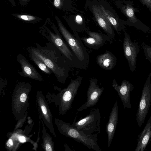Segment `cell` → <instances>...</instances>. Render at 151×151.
<instances>
[{
    "label": "cell",
    "mask_w": 151,
    "mask_h": 151,
    "mask_svg": "<svg viewBox=\"0 0 151 151\" xmlns=\"http://www.w3.org/2000/svg\"><path fill=\"white\" fill-rule=\"evenodd\" d=\"M42 35L49 41L55 46L69 60H73V55L67 44L60 32L54 30V32L48 29L46 32H43Z\"/></svg>",
    "instance_id": "8"
},
{
    "label": "cell",
    "mask_w": 151,
    "mask_h": 151,
    "mask_svg": "<svg viewBox=\"0 0 151 151\" xmlns=\"http://www.w3.org/2000/svg\"><path fill=\"white\" fill-rule=\"evenodd\" d=\"M88 37L80 38L85 44L89 48L97 49L101 47L107 41L111 38L107 35H105L102 32L98 33L86 31Z\"/></svg>",
    "instance_id": "13"
},
{
    "label": "cell",
    "mask_w": 151,
    "mask_h": 151,
    "mask_svg": "<svg viewBox=\"0 0 151 151\" xmlns=\"http://www.w3.org/2000/svg\"><path fill=\"white\" fill-rule=\"evenodd\" d=\"M142 4L149 10L151 14V0H139Z\"/></svg>",
    "instance_id": "21"
},
{
    "label": "cell",
    "mask_w": 151,
    "mask_h": 151,
    "mask_svg": "<svg viewBox=\"0 0 151 151\" xmlns=\"http://www.w3.org/2000/svg\"><path fill=\"white\" fill-rule=\"evenodd\" d=\"M101 119L99 109L90 108L86 116L78 120L74 119L71 126L87 135L98 134L101 132Z\"/></svg>",
    "instance_id": "2"
},
{
    "label": "cell",
    "mask_w": 151,
    "mask_h": 151,
    "mask_svg": "<svg viewBox=\"0 0 151 151\" xmlns=\"http://www.w3.org/2000/svg\"><path fill=\"white\" fill-rule=\"evenodd\" d=\"M76 21L78 24H81L82 21L81 17L79 15H77L76 17Z\"/></svg>",
    "instance_id": "24"
},
{
    "label": "cell",
    "mask_w": 151,
    "mask_h": 151,
    "mask_svg": "<svg viewBox=\"0 0 151 151\" xmlns=\"http://www.w3.org/2000/svg\"><path fill=\"white\" fill-rule=\"evenodd\" d=\"M64 134L77 142L82 143L90 149L95 151H102L98 143L97 134L87 135L82 131H80L72 127L69 124H63Z\"/></svg>",
    "instance_id": "5"
},
{
    "label": "cell",
    "mask_w": 151,
    "mask_h": 151,
    "mask_svg": "<svg viewBox=\"0 0 151 151\" xmlns=\"http://www.w3.org/2000/svg\"><path fill=\"white\" fill-rule=\"evenodd\" d=\"M27 99V95L25 93H22L20 96V99L22 102L25 101Z\"/></svg>",
    "instance_id": "23"
},
{
    "label": "cell",
    "mask_w": 151,
    "mask_h": 151,
    "mask_svg": "<svg viewBox=\"0 0 151 151\" xmlns=\"http://www.w3.org/2000/svg\"><path fill=\"white\" fill-rule=\"evenodd\" d=\"M92 10L95 17L100 27L111 39L115 37V33L111 25L103 14L99 6L93 5Z\"/></svg>",
    "instance_id": "16"
},
{
    "label": "cell",
    "mask_w": 151,
    "mask_h": 151,
    "mask_svg": "<svg viewBox=\"0 0 151 151\" xmlns=\"http://www.w3.org/2000/svg\"><path fill=\"white\" fill-rule=\"evenodd\" d=\"M97 81L95 78L91 79L86 93L87 100L84 104L77 109L76 113L93 106L98 101L103 92L104 87L100 88L97 84Z\"/></svg>",
    "instance_id": "9"
},
{
    "label": "cell",
    "mask_w": 151,
    "mask_h": 151,
    "mask_svg": "<svg viewBox=\"0 0 151 151\" xmlns=\"http://www.w3.org/2000/svg\"><path fill=\"white\" fill-rule=\"evenodd\" d=\"M19 140L21 142H24L26 141V139L24 136H20L19 137Z\"/></svg>",
    "instance_id": "29"
},
{
    "label": "cell",
    "mask_w": 151,
    "mask_h": 151,
    "mask_svg": "<svg viewBox=\"0 0 151 151\" xmlns=\"http://www.w3.org/2000/svg\"><path fill=\"white\" fill-rule=\"evenodd\" d=\"M96 62L102 68L106 70H110L116 65L117 59L112 53L106 50L104 53L97 57Z\"/></svg>",
    "instance_id": "17"
},
{
    "label": "cell",
    "mask_w": 151,
    "mask_h": 151,
    "mask_svg": "<svg viewBox=\"0 0 151 151\" xmlns=\"http://www.w3.org/2000/svg\"><path fill=\"white\" fill-rule=\"evenodd\" d=\"M27 51L30 58L41 70L48 75L52 73V71L40 59L31 52Z\"/></svg>",
    "instance_id": "19"
},
{
    "label": "cell",
    "mask_w": 151,
    "mask_h": 151,
    "mask_svg": "<svg viewBox=\"0 0 151 151\" xmlns=\"http://www.w3.org/2000/svg\"><path fill=\"white\" fill-rule=\"evenodd\" d=\"M41 109L44 114H46L47 112V109L45 106H41Z\"/></svg>",
    "instance_id": "28"
},
{
    "label": "cell",
    "mask_w": 151,
    "mask_h": 151,
    "mask_svg": "<svg viewBox=\"0 0 151 151\" xmlns=\"http://www.w3.org/2000/svg\"><path fill=\"white\" fill-rule=\"evenodd\" d=\"M118 119V107L116 100L110 113L106 131L107 134V147L109 148L114 137Z\"/></svg>",
    "instance_id": "14"
},
{
    "label": "cell",
    "mask_w": 151,
    "mask_h": 151,
    "mask_svg": "<svg viewBox=\"0 0 151 151\" xmlns=\"http://www.w3.org/2000/svg\"><path fill=\"white\" fill-rule=\"evenodd\" d=\"M81 77L71 79L67 87L65 89L62 96L65 112L71 108L73 101L76 95L78 89L82 81Z\"/></svg>",
    "instance_id": "11"
},
{
    "label": "cell",
    "mask_w": 151,
    "mask_h": 151,
    "mask_svg": "<svg viewBox=\"0 0 151 151\" xmlns=\"http://www.w3.org/2000/svg\"><path fill=\"white\" fill-rule=\"evenodd\" d=\"M104 16L114 29L117 34H121V32L125 28L123 21L118 19L109 11L106 10L102 6H99Z\"/></svg>",
    "instance_id": "18"
},
{
    "label": "cell",
    "mask_w": 151,
    "mask_h": 151,
    "mask_svg": "<svg viewBox=\"0 0 151 151\" xmlns=\"http://www.w3.org/2000/svg\"><path fill=\"white\" fill-rule=\"evenodd\" d=\"M17 17L21 19L27 21L33 20L36 19L33 16L27 15H17Z\"/></svg>",
    "instance_id": "22"
},
{
    "label": "cell",
    "mask_w": 151,
    "mask_h": 151,
    "mask_svg": "<svg viewBox=\"0 0 151 151\" xmlns=\"http://www.w3.org/2000/svg\"><path fill=\"white\" fill-rule=\"evenodd\" d=\"M54 6L58 7H59L61 4V1L60 0H54Z\"/></svg>",
    "instance_id": "25"
},
{
    "label": "cell",
    "mask_w": 151,
    "mask_h": 151,
    "mask_svg": "<svg viewBox=\"0 0 151 151\" xmlns=\"http://www.w3.org/2000/svg\"><path fill=\"white\" fill-rule=\"evenodd\" d=\"M120 8L128 18L126 21H123L124 25L133 27L147 34L151 35V29L136 17L135 13L139 12V10L132 1H123L121 3Z\"/></svg>",
    "instance_id": "4"
},
{
    "label": "cell",
    "mask_w": 151,
    "mask_h": 151,
    "mask_svg": "<svg viewBox=\"0 0 151 151\" xmlns=\"http://www.w3.org/2000/svg\"><path fill=\"white\" fill-rule=\"evenodd\" d=\"M112 86L117 92L124 108H130L132 106L130 100L131 93L134 88L133 85L124 79L119 86L114 78L112 81Z\"/></svg>",
    "instance_id": "10"
},
{
    "label": "cell",
    "mask_w": 151,
    "mask_h": 151,
    "mask_svg": "<svg viewBox=\"0 0 151 151\" xmlns=\"http://www.w3.org/2000/svg\"><path fill=\"white\" fill-rule=\"evenodd\" d=\"M17 58V61L20 64L22 69L21 71L19 72L21 76L39 81H42L40 74L24 55L19 54Z\"/></svg>",
    "instance_id": "12"
},
{
    "label": "cell",
    "mask_w": 151,
    "mask_h": 151,
    "mask_svg": "<svg viewBox=\"0 0 151 151\" xmlns=\"http://www.w3.org/2000/svg\"><path fill=\"white\" fill-rule=\"evenodd\" d=\"M123 45L124 54L130 69L133 72L135 70L137 58L139 52V45L135 41L132 42L129 35L125 32Z\"/></svg>",
    "instance_id": "7"
},
{
    "label": "cell",
    "mask_w": 151,
    "mask_h": 151,
    "mask_svg": "<svg viewBox=\"0 0 151 151\" xmlns=\"http://www.w3.org/2000/svg\"><path fill=\"white\" fill-rule=\"evenodd\" d=\"M151 73L143 86L136 115V122L139 128L144 123L151 106Z\"/></svg>",
    "instance_id": "6"
},
{
    "label": "cell",
    "mask_w": 151,
    "mask_h": 151,
    "mask_svg": "<svg viewBox=\"0 0 151 151\" xmlns=\"http://www.w3.org/2000/svg\"><path fill=\"white\" fill-rule=\"evenodd\" d=\"M143 48L146 59L151 63V46L145 44L143 46Z\"/></svg>",
    "instance_id": "20"
},
{
    "label": "cell",
    "mask_w": 151,
    "mask_h": 151,
    "mask_svg": "<svg viewBox=\"0 0 151 151\" xmlns=\"http://www.w3.org/2000/svg\"><path fill=\"white\" fill-rule=\"evenodd\" d=\"M36 47L27 49L40 59L53 73L58 80L65 82L69 70V60L53 44L48 42L42 46L35 43Z\"/></svg>",
    "instance_id": "1"
},
{
    "label": "cell",
    "mask_w": 151,
    "mask_h": 151,
    "mask_svg": "<svg viewBox=\"0 0 151 151\" xmlns=\"http://www.w3.org/2000/svg\"><path fill=\"white\" fill-rule=\"evenodd\" d=\"M151 142V115L137 139L135 151H143Z\"/></svg>",
    "instance_id": "15"
},
{
    "label": "cell",
    "mask_w": 151,
    "mask_h": 151,
    "mask_svg": "<svg viewBox=\"0 0 151 151\" xmlns=\"http://www.w3.org/2000/svg\"><path fill=\"white\" fill-rule=\"evenodd\" d=\"M13 145V142L12 140L9 139L7 142L6 145L8 147H11Z\"/></svg>",
    "instance_id": "26"
},
{
    "label": "cell",
    "mask_w": 151,
    "mask_h": 151,
    "mask_svg": "<svg viewBox=\"0 0 151 151\" xmlns=\"http://www.w3.org/2000/svg\"><path fill=\"white\" fill-rule=\"evenodd\" d=\"M46 150L47 151H51L52 147L51 145L49 144H47L45 147Z\"/></svg>",
    "instance_id": "27"
},
{
    "label": "cell",
    "mask_w": 151,
    "mask_h": 151,
    "mask_svg": "<svg viewBox=\"0 0 151 151\" xmlns=\"http://www.w3.org/2000/svg\"><path fill=\"white\" fill-rule=\"evenodd\" d=\"M59 30L68 45L80 61H83L87 58L86 50L77 32L73 35L66 29L60 21L58 20Z\"/></svg>",
    "instance_id": "3"
}]
</instances>
